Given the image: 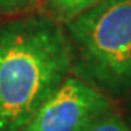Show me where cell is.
Here are the masks:
<instances>
[{"label": "cell", "mask_w": 131, "mask_h": 131, "mask_svg": "<svg viewBox=\"0 0 131 131\" xmlns=\"http://www.w3.org/2000/svg\"><path fill=\"white\" fill-rule=\"evenodd\" d=\"M70 73L58 19L34 15L0 26V131H24Z\"/></svg>", "instance_id": "1"}, {"label": "cell", "mask_w": 131, "mask_h": 131, "mask_svg": "<svg viewBox=\"0 0 131 131\" xmlns=\"http://www.w3.org/2000/svg\"><path fill=\"white\" fill-rule=\"evenodd\" d=\"M76 77L106 96L131 92V0H102L64 22Z\"/></svg>", "instance_id": "2"}, {"label": "cell", "mask_w": 131, "mask_h": 131, "mask_svg": "<svg viewBox=\"0 0 131 131\" xmlns=\"http://www.w3.org/2000/svg\"><path fill=\"white\" fill-rule=\"evenodd\" d=\"M39 0H0V13L19 15L32 10Z\"/></svg>", "instance_id": "6"}, {"label": "cell", "mask_w": 131, "mask_h": 131, "mask_svg": "<svg viewBox=\"0 0 131 131\" xmlns=\"http://www.w3.org/2000/svg\"><path fill=\"white\" fill-rule=\"evenodd\" d=\"M86 131H131V117L125 118L111 109L96 118Z\"/></svg>", "instance_id": "5"}, {"label": "cell", "mask_w": 131, "mask_h": 131, "mask_svg": "<svg viewBox=\"0 0 131 131\" xmlns=\"http://www.w3.org/2000/svg\"><path fill=\"white\" fill-rule=\"evenodd\" d=\"M111 109L109 96L73 76L51 95L24 131H86Z\"/></svg>", "instance_id": "3"}, {"label": "cell", "mask_w": 131, "mask_h": 131, "mask_svg": "<svg viewBox=\"0 0 131 131\" xmlns=\"http://www.w3.org/2000/svg\"><path fill=\"white\" fill-rule=\"evenodd\" d=\"M48 2L57 18L67 22L69 19L74 18L76 15L82 13L83 10L89 9L102 0H48Z\"/></svg>", "instance_id": "4"}]
</instances>
